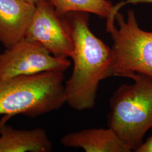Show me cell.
<instances>
[{"mask_svg": "<svg viewBox=\"0 0 152 152\" xmlns=\"http://www.w3.org/2000/svg\"><path fill=\"white\" fill-rule=\"evenodd\" d=\"M24 1L27 2L28 3H30L31 4L36 5L38 3V2H39L41 0H24Z\"/></svg>", "mask_w": 152, "mask_h": 152, "instance_id": "cell-14", "label": "cell"}, {"mask_svg": "<svg viewBox=\"0 0 152 152\" xmlns=\"http://www.w3.org/2000/svg\"><path fill=\"white\" fill-rule=\"evenodd\" d=\"M0 53H1V51H0Z\"/></svg>", "mask_w": 152, "mask_h": 152, "instance_id": "cell-15", "label": "cell"}, {"mask_svg": "<svg viewBox=\"0 0 152 152\" xmlns=\"http://www.w3.org/2000/svg\"><path fill=\"white\" fill-rule=\"evenodd\" d=\"M54 7L59 16L71 12L92 13L102 18H107L113 5L108 0H46Z\"/></svg>", "mask_w": 152, "mask_h": 152, "instance_id": "cell-10", "label": "cell"}, {"mask_svg": "<svg viewBox=\"0 0 152 152\" xmlns=\"http://www.w3.org/2000/svg\"><path fill=\"white\" fill-rule=\"evenodd\" d=\"M52 150V142L43 129L18 130L6 124L0 130V152H50Z\"/></svg>", "mask_w": 152, "mask_h": 152, "instance_id": "cell-9", "label": "cell"}, {"mask_svg": "<svg viewBox=\"0 0 152 152\" xmlns=\"http://www.w3.org/2000/svg\"><path fill=\"white\" fill-rule=\"evenodd\" d=\"M64 17L74 48L73 71L65 82L66 103L77 110L91 109L100 82L112 77V49L90 29L87 12H71Z\"/></svg>", "mask_w": 152, "mask_h": 152, "instance_id": "cell-1", "label": "cell"}, {"mask_svg": "<svg viewBox=\"0 0 152 152\" xmlns=\"http://www.w3.org/2000/svg\"><path fill=\"white\" fill-rule=\"evenodd\" d=\"M24 38L42 45L55 56L72 58L73 44L64 16H59L54 7L46 0H41Z\"/></svg>", "mask_w": 152, "mask_h": 152, "instance_id": "cell-6", "label": "cell"}, {"mask_svg": "<svg viewBox=\"0 0 152 152\" xmlns=\"http://www.w3.org/2000/svg\"><path fill=\"white\" fill-rule=\"evenodd\" d=\"M12 117L14 116L11 115H3L2 117L0 120V130L2 127V126L6 124L7 122L10 120Z\"/></svg>", "mask_w": 152, "mask_h": 152, "instance_id": "cell-13", "label": "cell"}, {"mask_svg": "<svg viewBox=\"0 0 152 152\" xmlns=\"http://www.w3.org/2000/svg\"><path fill=\"white\" fill-rule=\"evenodd\" d=\"M65 76L50 71L0 80V115L34 118L66 103Z\"/></svg>", "mask_w": 152, "mask_h": 152, "instance_id": "cell-2", "label": "cell"}, {"mask_svg": "<svg viewBox=\"0 0 152 152\" xmlns=\"http://www.w3.org/2000/svg\"><path fill=\"white\" fill-rule=\"evenodd\" d=\"M35 10L24 0H0V44L5 49L24 38Z\"/></svg>", "mask_w": 152, "mask_h": 152, "instance_id": "cell-7", "label": "cell"}, {"mask_svg": "<svg viewBox=\"0 0 152 152\" xmlns=\"http://www.w3.org/2000/svg\"><path fill=\"white\" fill-rule=\"evenodd\" d=\"M136 152H152V135L147 140V141L140 145L136 151Z\"/></svg>", "mask_w": 152, "mask_h": 152, "instance_id": "cell-11", "label": "cell"}, {"mask_svg": "<svg viewBox=\"0 0 152 152\" xmlns=\"http://www.w3.org/2000/svg\"><path fill=\"white\" fill-rule=\"evenodd\" d=\"M118 28L108 33L113 44L112 76L129 78L134 73L152 77V32L139 27L134 11L129 10L126 20L118 11L115 15Z\"/></svg>", "mask_w": 152, "mask_h": 152, "instance_id": "cell-4", "label": "cell"}, {"mask_svg": "<svg viewBox=\"0 0 152 152\" xmlns=\"http://www.w3.org/2000/svg\"><path fill=\"white\" fill-rule=\"evenodd\" d=\"M129 78L133 83L121 85L110 99L108 126L131 151H135L152 128V77L134 73Z\"/></svg>", "mask_w": 152, "mask_h": 152, "instance_id": "cell-3", "label": "cell"}, {"mask_svg": "<svg viewBox=\"0 0 152 152\" xmlns=\"http://www.w3.org/2000/svg\"><path fill=\"white\" fill-rule=\"evenodd\" d=\"M60 142L64 147L81 148L86 152H131L109 127L72 132L63 136Z\"/></svg>", "mask_w": 152, "mask_h": 152, "instance_id": "cell-8", "label": "cell"}, {"mask_svg": "<svg viewBox=\"0 0 152 152\" xmlns=\"http://www.w3.org/2000/svg\"><path fill=\"white\" fill-rule=\"evenodd\" d=\"M140 3H150L152 4V0H127L125 2H122L119 4H117V5L113 6V11L115 12H117L118 9L121 8L122 6L126 4H137Z\"/></svg>", "mask_w": 152, "mask_h": 152, "instance_id": "cell-12", "label": "cell"}, {"mask_svg": "<svg viewBox=\"0 0 152 152\" xmlns=\"http://www.w3.org/2000/svg\"><path fill=\"white\" fill-rule=\"evenodd\" d=\"M71 65L68 59L56 57L42 45L23 38L0 53V80L45 72H65Z\"/></svg>", "mask_w": 152, "mask_h": 152, "instance_id": "cell-5", "label": "cell"}]
</instances>
